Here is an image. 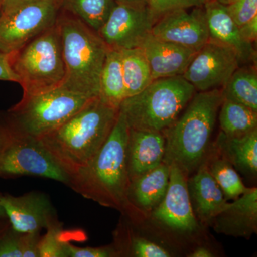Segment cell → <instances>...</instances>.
<instances>
[{"mask_svg":"<svg viewBox=\"0 0 257 257\" xmlns=\"http://www.w3.org/2000/svg\"><path fill=\"white\" fill-rule=\"evenodd\" d=\"M128 130L124 114L119 111L109 138L87 165L69 177L67 187L85 199L137 220L126 197L130 184L126 165Z\"/></svg>","mask_w":257,"mask_h":257,"instance_id":"1","label":"cell"},{"mask_svg":"<svg viewBox=\"0 0 257 257\" xmlns=\"http://www.w3.org/2000/svg\"><path fill=\"white\" fill-rule=\"evenodd\" d=\"M119 109L99 97L89 101L63 124L40 138L42 145L68 177L87 165L114 127Z\"/></svg>","mask_w":257,"mask_h":257,"instance_id":"2","label":"cell"},{"mask_svg":"<svg viewBox=\"0 0 257 257\" xmlns=\"http://www.w3.org/2000/svg\"><path fill=\"white\" fill-rule=\"evenodd\" d=\"M223 100L222 89L195 93L181 116L163 132V162L177 165L188 177L197 171L210 151L211 138Z\"/></svg>","mask_w":257,"mask_h":257,"instance_id":"3","label":"cell"},{"mask_svg":"<svg viewBox=\"0 0 257 257\" xmlns=\"http://www.w3.org/2000/svg\"><path fill=\"white\" fill-rule=\"evenodd\" d=\"M57 24L66 71L61 87L89 98L98 97L109 47L97 32L64 10H61Z\"/></svg>","mask_w":257,"mask_h":257,"instance_id":"4","label":"cell"},{"mask_svg":"<svg viewBox=\"0 0 257 257\" xmlns=\"http://www.w3.org/2000/svg\"><path fill=\"white\" fill-rule=\"evenodd\" d=\"M196 92L182 75L155 79L141 92L124 99L119 111L130 128L164 132L178 119Z\"/></svg>","mask_w":257,"mask_h":257,"instance_id":"5","label":"cell"},{"mask_svg":"<svg viewBox=\"0 0 257 257\" xmlns=\"http://www.w3.org/2000/svg\"><path fill=\"white\" fill-rule=\"evenodd\" d=\"M8 57L23 88V97L49 92L63 84L65 65L57 24Z\"/></svg>","mask_w":257,"mask_h":257,"instance_id":"6","label":"cell"},{"mask_svg":"<svg viewBox=\"0 0 257 257\" xmlns=\"http://www.w3.org/2000/svg\"><path fill=\"white\" fill-rule=\"evenodd\" d=\"M92 99L60 87L23 97L6 112L0 113V116L15 131L40 140L63 124Z\"/></svg>","mask_w":257,"mask_h":257,"instance_id":"7","label":"cell"},{"mask_svg":"<svg viewBox=\"0 0 257 257\" xmlns=\"http://www.w3.org/2000/svg\"><path fill=\"white\" fill-rule=\"evenodd\" d=\"M6 131L0 147V177L15 178L35 176L57 181L67 186L69 177L57 165L41 142L10 127L0 116Z\"/></svg>","mask_w":257,"mask_h":257,"instance_id":"8","label":"cell"},{"mask_svg":"<svg viewBox=\"0 0 257 257\" xmlns=\"http://www.w3.org/2000/svg\"><path fill=\"white\" fill-rule=\"evenodd\" d=\"M60 0H23L0 18V52L9 55L55 26Z\"/></svg>","mask_w":257,"mask_h":257,"instance_id":"9","label":"cell"},{"mask_svg":"<svg viewBox=\"0 0 257 257\" xmlns=\"http://www.w3.org/2000/svg\"><path fill=\"white\" fill-rule=\"evenodd\" d=\"M239 66L234 51L209 39L197 51L182 76L196 91L207 92L223 89Z\"/></svg>","mask_w":257,"mask_h":257,"instance_id":"10","label":"cell"},{"mask_svg":"<svg viewBox=\"0 0 257 257\" xmlns=\"http://www.w3.org/2000/svg\"><path fill=\"white\" fill-rule=\"evenodd\" d=\"M187 179L177 165H170V182L165 197L148 218L163 229L192 235L199 231L201 224L193 211Z\"/></svg>","mask_w":257,"mask_h":257,"instance_id":"11","label":"cell"},{"mask_svg":"<svg viewBox=\"0 0 257 257\" xmlns=\"http://www.w3.org/2000/svg\"><path fill=\"white\" fill-rule=\"evenodd\" d=\"M157 18L149 7L116 4L97 33L111 50L138 48L151 34Z\"/></svg>","mask_w":257,"mask_h":257,"instance_id":"12","label":"cell"},{"mask_svg":"<svg viewBox=\"0 0 257 257\" xmlns=\"http://www.w3.org/2000/svg\"><path fill=\"white\" fill-rule=\"evenodd\" d=\"M176 9L157 18L151 34L160 40L177 44L194 51L200 50L209 39L204 7Z\"/></svg>","mask_w":257,"mask_h":257,"instance_id":"13","label":"cell"},{"mask_svg":"<svg viewBox=\"0 0 257 257\" xmlns=\"http://www.w3.org/2000/svg\"><path fill=\"white\" fill-rule=\"evenodd\" d=\"M0 204L10 226L20 233H40L58 221L50 198L42 192H31L19 197L2 194Z\"/></svg>","mask_w":257,"mask_h":257,"instance_id":"14","label":"cell"},{"mask_svg":"<svg viewBox=\"0 0 257 257\" xmlns=\"http://www.w3.org/2000/svg\"><path fill=\"white\" fill-rule=\"evenodd\" d=\"M210 40L219 42L234 51L240 64L256 62L253 44L245 40L239 27L229 15L226 5L217 0H210L204 5Z\"/></svg>","mask_w":257,"mask_h":257,"instance_id":"15","label":"cell"},{"mask_svg":"<svg viewBox=\"0 0 257 257\" xmlns=\"http://www.w3.org/2000/svg\"><path fill=\"white\" fill-rule=\"evenodd\" d=\"M165 150L163 132L130 128L126 145V165L130 182L162 164Z\"/></svg>","mask_w":257,"mask_h":257,"instance_id":"16","label":"cell"},{"mask_svg":"<svg viewBox=\"0 0 257 257\" xmlns=\"http://www.w3.org/2000/svg\"><path fill=\"white\" fill-rule=\"evenodd\" d=\"M170 182V165L162 162L153 170L130 181L126 197L137 220L148 218L162 202Z\"/></svg>","mask_w":257,"mask_h":257,"instance_id":"17","label":"cell"},{"mask_svg":"<svg viewBox=\"0 0 257 257\" xmlns=\"http://www.w3.org/2000/svg\"><path fill=\"white\" fill-rule=\"evenodd\" d=\"M209 226L217 234L250 237L257 232V189L249 188L214 216Z\"/></svg>","mask_w":257,"mask_h":257,"instance_id":"18","label":"cell"},{"mask_svg":"<svg viewBox=\"0 0 257 257\" xmlns=\"http://www.w3.org/2000/svg\"><path fill=\"white\" fill-rule=\"evenodd\" d=\"M187 187L193 211L203 226H209L214 216L229 204L205 161L189 176Z\"/></svg>","mask_w":257,"mask_h":257,"instance_id":"19","label":"cell"},{"mask_svg":"<svg viewBox=\"0 0 257 257\" xmlns=\"http://www.w3.org/2000/svg\"><path fill=\"white\" fill-rule=\"evenodd\" d=\"M140 48L151 69L152 79L183 75L197 51L157 39L150 34Z\"/></svg>","mask_w":257,"mask_h":257,"instance_id":"20","label":"cell"},{"mask_svg":"<svg viewBox=\"0 0 257 257\" xmlns=\"http://www.w3.org/2000/svg\"><path fill=\"white\" fill-rule=\"evenodd\" d=\"M212 147L235 170L246 177H256L257 130L239 138L227 136L220 132Z\"/></svg>","mask_w":257,"mask_h":257,"instance_id":"21","label":"cell"},{"mask_svg":"<svg viewBox=\"0 0 257 257\" xmlns=\"http://www.w3.org/2000/svg\"><path fill=\"white\" fill-rule=\"evenodd\" d=\"M98 97L116 109H119L126 98L119 50L109 49L108 51L101 72Z\"/></svg>","mask_w":257,"mask_h":257,"instance_id":"22","label":"cell"},{"mask_svg":"<svg viewBox=\"0 0 257 257\" xmlns=\"http://www.w3.org/2000/svg\"><path fill=\"white\" fill-rule=\"evenodd\" d=\"M119 51L125 94L126 98L130 97L141 92L153 81L151 69L140 47Z\"/></svg>","mask_w":257,"mask_h":257,"instance_id":"23","label":"cell"},{"mask_svg":"<svg viewBox=\"0 0 257 257\" xmlns=\"http://www.w3.org/2000/svg\"><path fill=\"white\" fill-rule=\"evenodd\" d=\"M221 132L239 138L257 130V111L236 101L224 99L219 109Z\"/></svg>","mask_w":257,"mask_h":257,"instance_id":"24","label":"cell"},{"mask_svg":"<svg viewBox=\"0 0 257 257\" xmlns=\"http://www.w3.org/2000/svg\"><path fill=\"white\" fill-rule=\"evenodd\" d=\"M222 92L224 99L236 101L257 111V74L254 65L245 64L238 67Z\"/></svg>","mask_w":257,"mask_h":257,"instance_id":"25","label":"cell"},{"mask_svg":"<svg viewBox=\"0 0 257 257\" xmlns=\"http://www.w3.org/2000/svg\"><path fill=\"white\" fill-rule=\"evenodd\" d=\"M205 162L226 200H234L249 189L243 183L237 171L228 161L218 155L212 145Z\"/></svg>","mask_w":257,"mask_h":257,"instance_id":"26","label":"cell"},{"mask_svg":"<svg viewBox=\"0 0 257 257\" xmlns=\"http://www.w3.org/2000/svg\"><path fill=\"white\" fill-rule=\"evenodd\" d=\"M61 8L98 32L116 5L114 0H60Z\"/></svg>","mask_w":257,"mask_h":257,"instance_id":"27","label":"cell"},{"mask_svg":"<svg viewBox=\"0 0 257 257\" xmlns=\"http://www.w3.org/2000/svg\"><path fill=\"white\" fill-rule=\"evenodd\" d=\"M46 234L40 238L38 249L40 257H67L64 242L61 236L62 225L56 221L47 228Z\"/></svg>","mask_w":257,"mask_h":257,"instance_id":"28","label":"cell"},{"mask_svg":"<svg viewBox=\"0 0 257 257\" xmlns=\"http://www.w3.org/2000/svg\"><path fill=\"white\" fill-rule=\"evenodd\" d=\"M121 256L136 257H170V251L165 246L142 236H130Z\"/></svg>","mask_w":257,"mask_h":257,"instance_id":"29","label":"cell"},{"mask_svg":"<svg viewBox=\"0 0 257 257\" xmlns=\"http://www.w3.org/2000/svg\"><path fill=\"white\" fill-rule=\"evenodd\" d=\"M21 236L10 223L7 224L0 234V257H23Z\"/></svg>","mask_w":257,"mask_h":257,"instance_id":"30","label":"cell"},{"mask_svg":"<svg viewBox=\"0 0 257 257\" xmlns=\"http://www.w3.org/2000/svg\"><path fill=\"white\" fill-rule=\"evenodd\" d=\"M226 6L239 27L257 17V0H231Z\"/></svg>","mask_w":257,"mask_h":257,"instance_id":"31","label":"cell"},{"mask_svg":"<svg viewBox=\"0 0 257 257\" xmlns=\"http://www.w3.org/2000/svg\"><path fill=\"white\" fill-rule=\"evenodd\" d=\"M210 0H149V8L157 18L176 9L202 8Z\"/></svg>","mask_w":257,"mask_h":257,"instance_id":"32","label":"cell"},{"mask_svg":"<svg viewBox=\"0 0 257 257\" xmlns=\"http://www.w3.org/2000/svg\"><path fill=\"white\" fill-rule=\"evenodd\" d=\"M67 257H116L120 256L114 243L99 247H78L67 241L64 242Z\"/></svg>","mask_w":257,"mask_h":257,"instance_id":"33","label":"cell"},{"mask_svg":"<svg viewBox=\"0 0 257 257\" xmlns=\"http://www.w3.org/2000/svg\"><path fill=\"white\" fill-rule=\"evenodd\" d=\"M40 233H22L23 257H40L38 245Z\"/></svg>","mask_w":257,"mask_h":257,"instance_id":"34","label":"cell"},{"mask_svg":"<svg viewBox=\"0 0 257 257\" xmlns=\"http://www.w3.org/2000/svg\"><path fill=\"white\" fill-rule=\"evenodd\" d=\"M0 80L19 83V78L10 66L9 57L0 52Z\"/></svg>","mask_w":257,"mask_h":257,"instance_id":"35","label":"cell"},{"mask_svg":"<svg viewBox=\"0 0 257 257\" xmlns=\"http://www.w3.org/2000/svg\"><path fill=\"white\" fill-rule=\"evenodd\" d=\"M240 32L245 40L253 44L257 38V17L239 27Z\"/></svg>","mask_w":257,"mask_h":257,"instance_id":"36","label":"cell"},{"mask_svg":"<svg viewBox=\"0 0 257 257\" xmlns=\"http://www.w3.org/2000/svg\"><path fill=\"white\" fill-rule=\"evenodd\" d=\"M116 4L126 5L135 8H145L149 7V0H114Z\"/></svg>","mask_w":257,"mask_h":257,"instance_id":"37","label":"cell"},{"mask_svg":"<svg viewBox=\"0 0 257 257\" xmlns=\"http://www.w3.org/2000/svg\"><path fill=\"white\" fill-rule=\"evenodd\" d=\"M214 253L209 248L204 247V246H199L197 247L188 255L191 257H212L214 256Z\"/></svg>","mask_w":257,"mask_h":257,"instance_id":"38","label":"cell"},{"mask_svg":"<svg viewBox=\"0 0 257 257\" xmlns=\"http://www.w3.org/2000/svg\"><path fill=\"white\" fill-rule=\"evenodd\" d=\"M23 0H3V13L7 10L11 9L12 8L21 3Z\"/></svg>","mask_w":257,"mask_h":257,"instance_id":"39","label":"cell"},{"mask_svg":"<svg viewBox=\"0 0 257 257\" xmlns=\"http://www.w3.org/2000/svg\"><path fill=\"white\" fill-rule=\"evenodd\" d=\"M5 137H6V131H5L4 126H3L1 121H0V147H1L2 145L4 143Z\"/></svg>","mask_w":257,"mask_h":257,"instance_id":"40","label":"cell"},{"mask_svg":"<svg viewBox=\"0 0 257 257\" xmlns=\"http://www.w3.org/2000/svg\"><path fill=\"white\" fill-rule=\"evenodd\" d=\"M2 193H0V197H1ZM7 219L6 214H5V211L4 209H3V207H2L1 204H0V219Z\"/></svg>","mask_w":257,"mask_h":257,"instance_id":"41","label":"cell"},{"mask_svg":"<svg viewBox=\"0 0 257 257\" xmlns=\"http://www.w3.org/2000/svg\"><path fill=\"white\" fill-rule=\"evenodd\" d=\"M217 1L219 2L221 4L227 5L231 2V0H217Z\"/></svg>","mask_w":257,"mask_h":257,"instance_id":"42","label":"cell"},{"mask_svg":"<svg viewBox=\"0 0 257 257\" xmlns=\"http://www.w3.org/2000/svg\"><path fill=\"white\" fill-rule=\"evenodd\" d=\"M4 220V219H0V234H1L2 231H3V229L6 226V225L3 224V222H1L2 221Z\"/></svg>","mask_w":257,"mask_h":257,"instance_id":"43","label":"cell"},{"mask_svg":"<svg viewBox=\"0 0 257 257\" xmlns=\"http://www.w3.org/2000/svg\"><path fill=\"white\" fill-rule=\"evenodd\" d=\"M3 0H0V18H1L2 15H3Z\"/></svg>","mask_w":257,"mask_h":257,"instance_id":"44","label":"cell"}]
</instances>
